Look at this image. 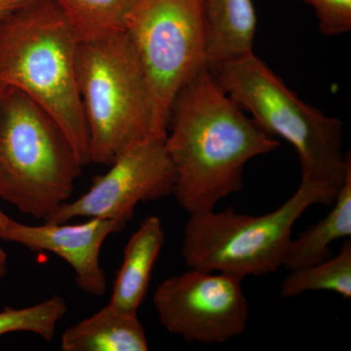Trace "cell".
I'll use <instances>...</instances> for the list:
<instances>
[{
	"mask_svg": "<svg viewBox=\"0 0 351 351\" xmlns=\"http://www.w3.org/2000/svg\"><path fill=\"white\" fill-rule=\"evenodd\" d=\"M208 69L253 52L257 15L252 0H201Z\"/></svg>",
	"mask_w": 351,
	"mask_h": 351,
	"instance_id": "cell-12",
	"label": "cell"
},
{
	"mask_svg": "<svg viewBox=\"0 0 351 351\" xmlns=\"http://www.w3.org/2000/svg\"><path fill=\"white\" fill-rule=\"evenodd\" d=\"M165 234L156 216L143 221L124 249L123 263L119 270L108 304L128 313H138L144 302L152 270L162 249Z\"/></svg>",
	"mask_w": 351,
	"mask_h": 351,
	"instance_id": "cell-11",
	"label": "cell"
},
{
	"mask_svg": "<svg viewBox=\"0 0 351 351\" xmlns=\"http://www.w3.org/2000/svg\"><path fill=\"white\" fill-rule=\"evenodd\" d=\"M80 43L55 0H32L0 25V85L17 88L49 113L86 166L89 140L77 83Z\"/></svg>",
	"mask_w": 351,
	"mask_h": 351,
	"instance_id": "cell-2",
	"label": "cell"
},
{
	"mask_svg": "<svg viewBox=\"0 0 351 351\" xmlns=\"http://www.w3.org/2000/svg\"><path fill=\"white\" fill-rule=\"evenodd\" d=\"M149 341L138 314L107 304L62 334L63 351H147Z\"/></svg>",
	"mask_w": 351,
	"mask_h": 351,
	"instance_id": "cell-13",
	"label": "cell"
},
{
	"mask_svg": "<svg viewBox=\"0 0 351 351\" xmlns=\"http://www.w3.org/2000/svg\"><path fill=\"white\" fill-rule=\"evenodd\" d=\"M309 291H329L343 299L351 297V242L346 239L336 257L308 267L290 270L281 286L283 298H293Z\"/></svg>",
	"mask_w": 351,
	"mask_h": 351,
	"instance_id": "cell-16",
	"label": "cell"
},
{
	"mask_svg": "<svg viewBox=\"0 0 351 351\" xmlns=\"http://www.w3.org/2000/svg\"><path fill=\"white\" fill-rule=\"evenodd\" d=\"M84 167L59 124L17 88L0 85V199L47 221Z\"/></svg>",
	"mask_w": 351,
	"mask_h": 351,
	"instance_id": "cell-3",
	"label": "cell"
},
{
	"mask_svg": "<svg viewBox=\"0 0 351 351\" xmlns=\"http://www.w3.org/2000/svg\"><path fill=\"white\" fill-rule=\"evenodd\" d=\"M242 279L189 269L171 276L154 291L159 321L189 343H223L246 330L249 306Z\"/></svg>",
	"mask_w": 351,
	"mask_h": 351,
	"instance_id": "cell-8",
	"label": "cell"
},
{
	"mask_svg": "<svg viewBox=\"0 0 351 351\" xmlns=\"http://www.w3.org/2000/svg\"><path fill=\"white\" fill-rule=\"evenodd\" d=\"M330 213L319 223L309 226L298 237L291 239L283 267L288 270L308 267L326 260L332 242L351 237V170Z\"/></svg>",
	"mask_w": 351,
	"mask_h": 351,
	"instance_id": "cell-14",
	"label": "cell"
},
{
	"mask_svg": "<svg viewBox=\"0 0 351 351\" xmlns=\"http://www.w3.org/2000/svg\"><path fill=\"white\" fill-rule=\"evenodd\" d=\"M77 83L90 163L110 165L131 145L159 138L147 80L125 31L80 43Z\"/></svg>",
	"mask_w": 351,
	"mask_h": 351,
	"instance_id": "cell-6",
	"label": "cell"
},
{
	"mask_svg": "<svg viewBox=\"0 0 351 351\" xmlns=\"http://www.w3.org/2000/svg\"><path fill=\"white\" fill-rule=\"evenodd\" d=\"M8 270V258L6 252L0 247V279L4 278Z\"/></svg>",
	"mask_w": 351,
	"mask_h": 351,
	"instance_id": "cell-20",
	"label": "cell"
},
{
	"mask_svg": "<svg viewBox=\"0 0 351 351\" xmlns=\"http://www.w3.org/2000/svg\"><path fill=\"white\" fill-rule=\"evenodd\" d=\"M125 226L113 219L95 218L77 225L44 221L43 225L29 226L8 218L0 228V239L63 258L75 270L78 287L88 295L101 297L108 290L100 262L101 247L108 237Z\"/></svg>",
	"mask_w": 351,
	"mask_h": 351,
	"instance_id": "cell-10",
	"label": "cell"
},
{
	"mask_svg": "<svg viewBox=\"0 0 351 351\" xmlns=\"http://www.w3.org/2000/svg\"><path fill=\"white\" fill-rule=\"evenodd\" d=\"M32 0H0V25Z\"/></svg>",
	"mask_w": 351,
	"mask_h": 351,
	"instance_id": "cell-19",
	"label": "cell"
},
{
	"mask_svg": "<svg viewBox=\"0 0 351 351\" xmlns=\"http://www.w3.org/2000/svg\"><path fill=\"white\" fill-rule=\"evenodd\" d=\"M80 43L125 31L138 0H55Z\"/></svg>",
	"mask_w": 351,
	"mask_h": 351,
	"instance_id": "cell-15",
	"label": "cell"
},
{
	"mask_svg": "<svg viewBox=\"0 0 351 351\" xmlns=\"http://www.w3.org/2000/svg\"><path fill=\"white\" fill-rule=\"evenodd\" d=\"M68 311L66 300L59 295L48 298L34 306L0 311V337L11 332H32L44 341L54 338L58 325Z\"/></svg>",
	"mask_w": 351,
	"mask_h": 351,
	"instance_id": "cell-17",
	"label": "cell"
},
{
	"mask_svg": "<svg viewBox=\"0 0 351 351\" xmlns=\"http://www.w3.org/2000/svg\"><path fill=\"white\" fill-rule=\"evenodd\" d=\"M219 86L269 135L297 151L302 179L341 191L351 170L343 154V125L308 105L254 52L210 69Z\"/></svg>",
	"mask_w": 351,
	"mask_h": 351,
	"instance_id": "cell-4",
	"label": "cell"
},
{
	"mask_svg": "<svg viewBox=\"0 0 351 351\" xmlns=\"http://www.w3.org/2000/svg\"><path fill=\"white\" fill-rule=\"evenodd\" d=\"M313 7L324 36L348 34L351 29V0H302Z\"/></svg>",
	"mask_w": 351,
	"mask_h": 351,
	"instance_id": "cell-18",
	"label": "cell"
},
{
	"mask_svg": "<svg viewBox=\"0 0 351 351\" xmlns=\"http://www.w3.org/2000/svg\"><path fill=\"white\" fill-rule=\"evenodd\" d=\"M94 178L86 193L64 203L46 223H69L76 218L113 219L126 223L140 203L172 195L177 174L165 138H152L131 145Z\"/></svg>",
	"mask_w": 351,
	"mask_h": 351,
	"instance_id": "cell-9",
	"label": "cell"
},
{
	"mask_svg": "<svg viewBox=\"0 0 351 351\" xmlns=\"http://www.w3.org/2000/svg\"><path fill=\"white\" fill-rule=\"evenodd\" d=\"M338 189L302 179L280 207L261 216L225 211L189 215L182 256L189 269L223 272L243 279L265 276L283 267L293 226L309 207L331 205Z\"/></svg>",
	"mask_w": 351,
	"mask_h": 351,
	"instance_id": "cell-5",
	"label": "cell"
},
{
	"mask_svg": "<svg viewBox=\"0 0 351 351\" xmlns=\"http://www.w3.org/2000/svg\"><path fill=\"white\" fill-rule=\"evenodd\" d=\"M125 32L149 87L156 136L165 138L178 94L208 69L202 2L138 0Z\"/></svg>",
	"mask_w": 351,
	"mask_h": 351,
	"instance_id": "cell-7",
	"label": "cell"
},
{
	"mask_svg": "<svg viewBox=\"0 0 351 351\" xmlns=\"http://www.w3.org/2000/svg\"><path fill=\"white\" fill-rule=\"evenodd\" d=\"M1 201V199H0ZM9 217L7 216L3 211H2L1 207H0V228L4 226V223H6L7 219H8Z\"/></svg>",
	"mask_w": 351,
	"mask_h": 351,
	"instance_id": "cell-21",
	"label": "cell"
},
{
	"mask_svg": "<svg viewBox=\"0 0 351 351\" xmlns=\"http://www.w3.org/2000/svg\"><path fill=\"white\" fill-rule=\"evenodd\" d=\"M243 112L209 69L178 94L165 147L177 174L172 195L189 215L241 191L247 162L280 145Z\"/></svg>",
	"mask_w": 351,
	"mask_h": 351,
	"instance_id": "cell-1",
	"label": "cell"
}]
</instances>
